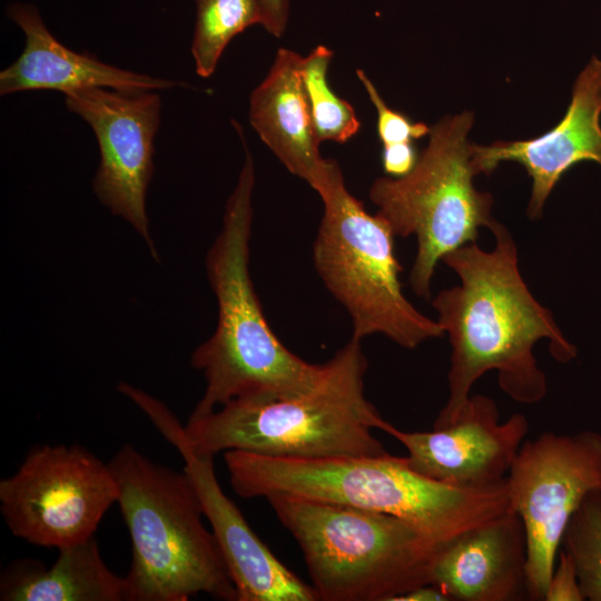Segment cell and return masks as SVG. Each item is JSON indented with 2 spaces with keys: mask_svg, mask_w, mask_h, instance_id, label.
Returning <instances> with one entry per match:
<instances>
[{
  "mask_svg": "<svg viewBox=\"0 0 601 601\" xmlns=\"http://www.w3.org/2000/svg\"><path fill=\"white\" fill-rule=\"evenodd\" d=\"M490 229L495 242L492 250L474 242L442 258L457 274L460 284L441 290L432 300L451 345L449 397L433 427L451 424L471 396L473 384L490 371L497 372L501 390L513 401H542L546 377L533 355L542 338L548 339L559 363L578 357V347L523 280L509 229L497 220Z\"/></svg>",
  "mask_w": 601,
  "mask_h": 601,
  "instance_id": "1",
  "label": "cell"
},
{
  "mask_svg": "<svg viewBox=\"0 0 601 601\" xmlns=\"http://www.w3.org/2000/svg\"><path fill=\"white\" fill-rule=\"evenodd\" d=\"M231 487L244 499L287 496L401 518L444 545L511 510L506 480L484 489L443 484L406 456L277 457L223 453Z\"/></svg>",
  "mask_w": 601,
  "mask_h": 601,
  "instance_id": "2",
  "label": "cell"
},
{
  "mask_svg": "<svg viewBox=\"0 0 601 601\" xmlns=\"http://www.w3.org/2000/svg\"><path fill=\"white\" fill-rule=\"evenodd\" d=\"M235 129L245 160L206 258L218 316L214 334L191 354V366L203 372L206 387L190 418L233 400L300 395L314 388L326 370V362H306L278 339L255 292L249 273L255 167L240 125Z\"/></svg>",
  "mask_w": 601,
  "mask_h": 601,
  "instance_id": "3",
  "label": "cell"
},
{
  "mask_svg": "<svg viewBox=\"0 0 601 601\" xmlns=\"http://www.w3.org/2000/svg\"><path fill=\"white\" fill-rule=\"evenodd\" d=\"M368 368L362 341L351 338L326 362L311 391L278 400H233L184 426L189 447L215 457L243 451L277 457L386 453L372 430L385 421L365 395Z\"/></svg>",
  "mask_w": 601,
  "mask_h": 601,
  "instance_id": "4",
  "label": "cell"
},
{
  "mask_svg": "<svg viewBox=\"0 0 601 601\" xmlns=\"http://www.w3.org/2000/svg\"><path fill=\"white\" fill-rule=\"evenodd\" d=\"M131 540L127 601H187L205 593L236 601V590L188 473L156 463L131 444L108 462Z\"/></svg>",
  "mask_w": 601,
  "mask_h": 601,
  "instance_id": "5",
  "label": "cell"
},
{
  "mask_svg": "<svg viewBox=\"0 0 601 601\" xmlns=\"http://www.w3.org/2000/svg\"><path fill=\"white\" fill-rule=\"evenodd\" d=\"M267 502L300 548L317 601H394L430 583L445 545L387 513L287 496Z\"/></svg>",
  "mask_w": 601,
  "mask_h": 601,
  "instance_id": "6",
  "label": "cell"
},
{
  "mask_svg": "<svg viewBox=\"0 0 601 601\" xmlns=\"http://www.w3.org/2000/svg\"><path fill=\"white\" fill-rule=\"evenodd\" d=\"M323 217L313 245L316 272L352 322V337L381 334L406 349L439 338L444 331L417 311L402 290V266L390 226L353 196L335 160L313 188Z\"/></svg>",
  "mask_w": 601,
  "mask_h": 601,
  "instance_id": "7",
  "label": "cell"
},
{
  "mask_svg": "<svg viewBox=\"0 0 601 601\" xmlns=\"http://www.w3.org/2000/svg\"><path fill=\"white\" fill-rule=\"evenodd\" d=\"M474 115L464 111L435 124L414 168L402 177H378L370 199L378 215L402 238L415 236L417 250L410 273L413 292L431 297V282L442 258L474 243L480 227L490 228L493 198L473 184L467 135Z\"/></svg>",
  "mask_w": 601,
  "mask_h": 601,
  "instance_id": "8",
  "label": "cell"
},
{
  "mask_svg": "<svg viewBox=\"0 0 601 601\" xmlns=\"http://www.w3.org/2000/svg\"><path fill=\"white\" fill-rule=\"evenodd\" d=\"M117 500L109 464L77 444L35 446L17 472L0 481V511L9 530L43 548L91 539Z\"/></svg>",
  "mask_w": 601,
  "mask_h": 601,
  "instance_id": "9",
  "label": "cell"
},
{
  "mask_svg": "<svg viewBox=\"0 0 601 601\" xmlns=\"http://www.w3.org/2000/svg\"><path fill=\"white\" fill-rule=\"evenodd\" d=\"M511 510L523 522L529 600H544L573 513L601 492V433L544 432L524 441L506 476Z\"/></svg>",
  "mask_w": 601,
  "mask_h": 601,
  "instance_id": "10",
  "label": "cell"
},
{
  "mask_svg": "<svg viewBox=\"0 0 601 601\" xmlns=\"http://www.w3.org/2000/svg\"><path fill=\"white\" fill-rule=\"evenodd\" d=\"M66 106L91 127L98 141L100 164L92 180L93 193L112 214L131 224L158 259L146 196L154 170L160 97L152 90L92 87L67 93Z\"/></svg>",
  "mask_w": 601,
  "mask_h": 601,
  "instance_id": "11",
  "label": "cell"
},
{
  "mask_svg": "<svg viewBox=\"0 0 601 601\" xmlns=\"http://www.w3.org/2000/svg\"><path fill=\"white\" fill-rule=\"evenodd\" d=\"M124 394L139 406L185 461L205 518L221 551L236 590V601H317L312 587L289 570L250 528L217 481L214 457L196 454L184 426L160 401L130 384Z\"/></svg>",
  "mask_w": 601,
  "mask_h": 601,
  "instance_id": "12",
  "label": "cell"
},
{
  "mask_svg": "<svg viewBox=\"0 0 601 601\" xmlns=\"http://www.w3.org/2000/svg\"><path fill=\"white\" fill-rule=\"evenodd\" d=\"M383 432L406 449L407 462L417 473L451 486L484 489L506 480L529 422L520 413L501 421L495 402L476 394L446 426L404 432L387 422Z\"/></svg>",
  "mask_w": 601,
  "mask_h": 601,
  "instance_id": "13",
  "label": "cell"
},
{
  "mask_svg": "<svg viewBox=\"0 0 601 601\" xmlns=\"http://www.w3.org/2000/svg\"><path fill=\"white\" fill-rule=\"evenodd\" d=\"M601 59L592 57L577 77L564 117L550 131L526 140L472 144L476 173L491 175L502 161H515L532 179L526 209L530 219L542 216L549 195L562 176L580 161L601 167Z\"/></svg>",
  "mask_w": 601,
  "mask_h": 601,
  "instance_id": "14",
  "label": "cell"
},
{
  "mask_svg": "<svg viewBox=\"0 0 601 601\" xmlns=\"http://www.w3.org/2000/svg\"><path fill=\"white\" fill-rule=\"evenodd\" d=\"M523 522L509 511L452 540L437 553L430 583L457 601L528 599Z\"/></svg>",
  "mask_w": 601,
  "mask_h": 601,
  "instance_id": "15",
  "label": "cell"
},
{
  "mask_svg": "<svg viewBox=\"0 0 601 601\" xmlns=\"http://www.w3.org/2000/svg\"><path fill=\"white\" fill-rule=\"evenodd\" d=\"M8 17L23 31L21 55L0 72V93L58 90L65 95L82 88H109L125 92L169 89L175 81L132 72L65 47L46 27L30 3H11Z\"/></svg>",
  "mask_w": 601,
  "mask_h": 601,
  "instance_id": "16",
  "label": "cell"
},
{
  "mask_svg": "<svg viewBox=\"0 0 601 601\" xmlns=\"http://www.w3.org/2000/svg\"><path fill=\"white\" fill-rule=\"evenodd\" d=\"M303 57L279 48L265 79L253 90L249 121L286 169L312 188L329 159L322 157L302 78Z\"/></svg>",
  "mask_w": 601,
  "mask_h": 601,
  "instance_id": "17",
  "label": "cell"
},
{
  "mask_svg": "<svg viewBox=\"0 0 601 601\" xmlns=\"http://www.w3.org/2000/svg\"><path fill=\"white\" fill-rule=\"evenodd\" d=\"M46 568L36 560L12 562L0 580L1 601H127V581L105 563L97 540L58 549Z\"/></svg>",
  "mask_w": 601,
  "mask_h": 601,
  "instance_id": "18",
  "label": "cell"
},
{
  "mask_svg": "<svg viewBox=\"0 0 601 601\" xmlns=\"http://www.w3.org/2000/svg\"><path fill=\"white\" fill-rule=\"evenodd\" d=\"M196 24L191 55L199 77H210L230 40L260 24L258 0H195Z\"/></svg>",
  "mask_w": 601,
  "mask_h": 601,
  "instance_id": "19",
  "label": "cell"
},
{
  "mask_svg": "<svg viewBox=\"0 0 601 601\" xmlns=\"http://www.w3.org/2000/svg\"><path fill=\"white\" fill-rule=\"evenodd\" d=\"M332 58L329 48L317 46L303 57L302 78L317 139L344 144L357 134L361 122L354 107L331 89L327 71Z\"/></svg>",
  "mask_w": 601,
  "mask_h": 601,
  "instance_id": "20",
  "label": "cell"
},
{
  "mask_svg": "<svg viewBox=\"0 0 601 601\" xmlns=\"http://www.w3.org/2000/svg\"><path fill=\"white\" fill-rule=\"evenodd\" d=\"M561 549L575 565L584 600L601 601V492L588 495L573 513Z\"/></svg>",
  "mask_w": 601,
  "mask_h": 601,
  "instance_id": "21",
  "label": "cell"
},
{
  "mask_svg": "<svg viewBox=\"0 0 601 601\" xmlns=\"http://www.w3.org/2000/svg\"><path fill=\"white\" fill-rule=\"evenodd\" d=\"M356 76L376 109L377 134L383 146L412 142L414 139L430 135L431 128L426 124L413 122L404 114L391 109L364 70L357 69Z\"/></svg>",
  "mask_w": 601,
  "mask_h": 601,
  "instance_id": "22",
  "label": "cell"
},
{
  "mask_svg": "<svg viewBox=\"0 0 601 601\" xmlns=\"http://www.w3.org/2000/svg\"><path fill=\"white\" fill-rule=\"evenodd\" d=\"M575 565L571 556L559 550L554 569L549 580L544 601H583Z\"/></svg>",
  "mask_w": 601,
  "mask_h": 601,
  "instance_id": "23",
  "label": "cell"
},
{
  "mask_svg": "<svg viewBox=\"0 0 601 601\" xmlns=\"http://www.w3.org/2000/svg\"><path fill=\"white\" fill-rule=\"evenodd\" d=\"M417 158L412 142L383 146V169L391 177L397 178L408 174L414 168Z\"/></svg>",
  "mask_w": 601,
  "mask_h": 601,
  "instance_id": "24",
  "label": "cell"
},
{
  "mask_svg": "<svg viewBox=\"0 0 601 601\" xmlns=\"http://www.w3.org/2000/svg\"><path fill=\"white\" fill-rule=\"evenodd\" d=\"M258 2L262 16L260 26L270 35L282 37L288 21V0H258Z\"/></svg>",
  "mask_w": 601,
  "mask_h": 601,
  "instance_id": "25",
  "label": "cell"
},
{
  "mask_svg": "<svg viewBox=\"0 0 601 601\" xmlns=\"http://www.w3.org/2000/svg\"><path fill=\"white\" fill-rule=\"evenodd\" d=\"M394 601H451V599L440 587L425 583L406 591Z\"/></svg>",
  "mask_w": 601,
  "mask_h": 601,
  "instance_id": "26",
  "label": "cell"
}]
</instances>
